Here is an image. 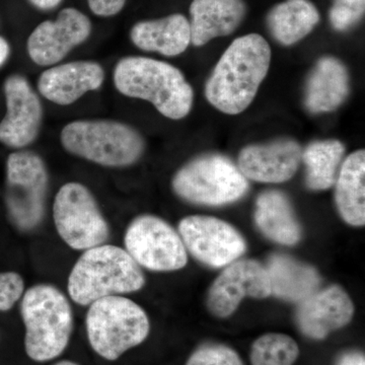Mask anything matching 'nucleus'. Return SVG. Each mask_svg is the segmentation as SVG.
Segmentation results:
<instances>
[{"label":"nucleus","mask_w":365,"mask_h":365,"mask_svg":"<svg viewBox=\"0 0 365 365\" xmlns=\"http://www.w3.org/2000/svg\"><path fill=\"white\" fill-rule=\"evenodd\" d=\"M179 235L194 258L213 268H222L246 253L247 242L230 223L211 216L192 215L179 223Z\"/></svg>","instance_id":"nucleus-11"},{"label":"nucleus","mask_w":365,"mask_h":365,"mask_svg":"<svg viewBox=\"0 0 365 365\" xmlns=\"http://www.w3.org/2000/svg\"><path fill=\"white\" fill-rule=\"evenodd\" d=\"M302 148L292 139L253 144L240 153L239 169L252 181L278 184L294 176L302 162Z\"/></svg>","instance_id":"nucleus-15"},{"label":"nucleus","mask_w":365,"mask_h":365,"mask_svg":"<svg viewBox=\"0 0 365 365\" xmlns=\"http://www.w3.org/2000/svg\"><path fill=\"white\" fill-rule=\"evenodd\" d=\"M130 38L143 51L178 56L186 51L191 43V29L186 16L174 14L158 20L138 21L132 26Z\"/></svg>","instance_id":"nucleus-19"},{"label":"nucleus","mask_w":365,"mask_h":365,"mask_svg":"<svg viewBox=\"0 0 365 365\" xmlns=\"http://www.w3.org/2000/svg\"><path fill=\"white\" fill-rule=\"evenodd\" d=\"M186 365H244L241 357L228 346L204 344L190 356Z\"/></svg>","instance_id":"nucleus-27"},{"label":"nucleus","mask_w":365,"mask_h":365,"mask_svg":"<svg viewBox=\"0 0 365 365\" xmlns=\"http://www.w3.org/2000/svg\"><path fill=\"white\" fill-rule=\"evenodd\" d=\"M145 284L140 266L126 250L101 245L86 250L69 274L67 288L79 306L104 297L138 292Z\"/></svg>","instance_id":"nucleus-3"},{"label":"nucleus","mask_w":365,"mask_h":365,"mask_svg":"<svg viewBox=\"0 0 365 365\" xmlns=\"http://www.w3.org/2000/svg\"><path fill=\"white\" fill-rule=\"evenodd\" d=\"M349 93V76L344 64L334 57H323L307 79L306 107L309 112H332Z\"/></svg>","instance_id":"nucleus-21"},{"label":"nucleus","mask_w":365,"mask_h":365,"mask_svg":"<svg viewBox=\"0 0 365 365\" xmlns=\"http://www.w3.org/2000/svg\"><path fill=\"white\" fill-rule=\"evenodd\" d=\"M11 54V46L4 37L0 36V67L6 63Z\"/></svg>","instance_id":"nucleus-33"},{"label":"nucleus","mask_w":365,"mask_h":365,"mask_svg":"<svg viewBox=\"0 0 365 365\" xmlns=\"http://www.w3.org/2000/svg\"><path fill=\"white\" fill-rule=\"evenodd\" d=\"M365 153L355 151L341 165L336 179L335 201L341 217L353 227L365 223Z\"/></svg>","instance_id":"nucleus-23"},{"label":"nucleus","mask_w":365,"mask_h":365,"mask_svg":"<svg viewBox=\"0 0 365 365\" xmlns=\"http://www.w3.org/2000/svg\"><path fill=\"white\" fill-rule=\"evenodd\" d=\"M247 14L244 0H194L190 6L191 43L197 47L235 32Z\"/></svg>","instance_id":"nucleus-18"},{"label":"nucleus","mask_w":365,"mask_h":365,"mask_svg":"<svg viewBox=\"0 0 365 365\" xmlns=\"http://www.w3.org/2000/svg\"><path fill=\"white\" fill-rule=\"evenodd\" d=\"M25 282L20 274L0 273V312L9 311L24 295Z\"/></svg>","instance_id":"nucleus-29"},{"label":"nucleus","mask_w":365,"mask_h":365,"mask_svg":"<svg viewBox=\"0 0 365 365\" xmlns=\"http://www.w3.org/2000/svg\"><path fill=\"white\" fill-rule=\"evenodd\" d=\"M53 218L59 237L78 251L104 245L110 230L93 193L81 182H67L53 204Z\"/></svg>","instance_id":"nucleus-9"},{"label":"nucleus","mask_w":365,"mask_h":365,"mask_svg":"<svg viewBox=\"0 0 365 365\" xmlns=\"http://www.w3.org/2000/svg\"><path fill=\"white\" fill-rule=\"evenodd\" d=\"M271 294L285 302H300L306 300L321 285V277L313 266L295 260L284 254H274L267 266Z\"/></svg>","instance_id":"nucleus-20"},{"label":"nucleus","mask_w":365,"mask_h":365,"mask_svg":"<svg viewBox=\"0 0 365 365\" xmlns=\"http://www.w3.org/2000/svg\"><path fill=\"white\" fill-rule=\"evenodd\" d=\"M6 114L0 122V143L7 148L21 150L39 135L43 107L28 79L13 74L4 81Z\"/></svg>","instance_id":"nucleus-14"},{"label":"nucleus","mask_w":365,"mask_h":365,"mask_svg":"<svg viewBox=\"0 0 365 365\" xmlns=\"http://www.w3.org/2000/svg\"><path fill=\"white\" fill-rule=\"evenodd\" d=\"M344 153V144L335 139L309 143L302 155L307 167V188L314 191L331 188L337 179Z\"/></svg>","instance_id":"nucleus-25"},{"label":"nucleus","mask_w":365,"mask_h":365,"mask_svg":"<svg viewBox=\"0 0 365 365\" xmlns=\"http://www.w3.org/2000/svg\"><path fill=\"white\" fill-rule=\"evenodd\" d=\"M93 30L91 20L73 7L60 11L55 20L36 26L26 43L29 56L37 66H51L88 39Z\"/></svg>","instance_id":"nucleus-12"},{"label":"nucleus","mask_w":365,"mask_h":365,"mask_svg":"<svg viewBox=\"0 0 365 365\" xmlns=\"http://www.w3.org/2000/svg\"><path fill=\"white\" fill-rule=\"evenodd\" d=\"M32 6L41 11H50L61 4L62 0H29Z\"/></svg>","instance_id":"nucleus-32"},{"label":"nucleus","mask_w":365,"mask_h":365,"mask_svg":"<svg viewBox=\"0 0 365 365\" xmlns=\"http://www.w3.org/2000/svg\"><path fill=\"white\" fill-rule=\"evenodd\" d=\"M365 0H334L330 9V21L339 32L349 30L364 16Z\"/></svg>","instance_id":"nucleus-28"},{"label":"nucleus","mask_w":365,"mask_h":365,"mask_svg":"<svg viewBox=\"0 0 365 365\" xmlns=\"http://www.w3.org/2000/svg\"><path fill=\"white\" fill-rule=\"evenodd\" d=\"M105 71L98 62L81 60L50 67L38 79L39 93L60 106L73 104L88 91L100 90Z\"/></svg>","instance_id":"nucleus-17"},{"label":"nucleus","mask_w":365,"mask_h":365,"mask_svg":"<svg viewBox=\"0 0 365 365\" xmlns=\"http://www.w3.org/2000/svg\"><path fill=\"white\" fill-rule=\"evenodd\" d=\"M124 244L133 260L148 270H180L188 262L180 235L158 216L145 215L134 218L125 232Z\"/></svg>","instance_id":"nucleus-10"},{"label":"nucleus","mask_w":365,"mask_h":365,"mask_svg":"<svg viewBox=\"0 0 365 365\" xmlns=\"http://www.w3.org/2000/svg\"><path fill=\"white\" fill-rule=\"evenodd\" d=\"M86 324L93 351L111 361L141 344L150 329V319L143 307L120 295L91 304Z\"/></svg>","instance_id":"nucleus-6"},{"label":"nucleus","mask_w":365,"mask_h":365,"mask_svg":"<svg viewBox=\"0 0 365 365\" xmlns=\"http://www.w3.org/2000/svg\"><path fill=\"white\" fill-rule=\"evenodd\" d=\"M88 6L96 16L109 18L124 9L126 0H88Z\"/></svg>","instance_id":"nucleus-30"},{"label":"nucleus","mask_w":365,"mask_h":365,"mask_svg":"<svg viewBox=\"0 0 365 365\" xmlns=\"http://www.w3.org/2000/svg\"><path fill=\"white\" fill-rule=\"evenodd\" d=\"M49 174L44 160L30 150L11 153L6 162V206L21 232L39 227L45 215Z\"/></svg>","instance_id":"nucleus-8"},{"label":"nucleus","mask_w":365,"mask_h":365,"mask_svg":"<svg viewBox=\"0 0 365 365\" xmlns=\"http://www.w3.org/2000/svg\"><path fill=\"white\" fill-rule=\"evenodd\" d=\"M299 354V346L285 334H266L252 346V365H292Z\"/></svg>","instance_id":"nucleus-26"},{"label":"nucleus","mask_w":365,"mask_h":365,"mask_svg":"<svg viewBox=\"0 0 365 365\" xmlns=\"http://www.w3.org/2000/svg\"><path fill=\"white\" fill-rule=\"evenodd\" d=\"M60 140L71 155L110 168L133 165L145 148L138 131L115 120L71 122L62 129Z\"/></svg>","instance_id":"nucleus-5"},{"label":"nucleus","mask_w":365,"mask_h":365,"mask_svg":"<svg viewBox=\"0 0 365 365\" xmlns=\"http://www.w3.org/2000/svg\"><path fill=\"white\" fill-rule=\"evenodd\" d=\"M25 324V349L31 359L49 361L63 353L73 329V314L66 294L49 284L24 292L21 306Z\"/></svg>","instance_id":"nucleus-4"},{"label":"nucleus","mask_w":365,"mask_h":365,"mask_svg":"<svg viewBox=\"0 0 365 365\" xmlns=\"http://www.w3.org/2000/svg\"><path fill=\"white\" fill-rule=\"evenodd\" d=\"M336 365H365L364 355L360 352H348L337 360Z\"/></svg>","instance_id":"nucleus-31"},{"label":"nucleus","mask_w":365,"mask_h":365,"mask_svg":"<svg viewBox=\"0 0 365 365\" xmlns=\"http://www.w3.org/2000/svg\"><path fill=\"white\" fill-rule=\"evenodd\" d=\"M249 181L239 167L220 155H202L178 170L173 179L177 195L200 205L222 206L246 195Z\"/></svg>","instance_id":"nucleus-7"},{"label":"nucleus","mask_w":365,"mask_h":365,"mask_svg":"<svg viewBox=\"0 0 365 365\" xmlns=\"http://www.w3.org/2000/svg\"><path fill=\"white\" fill-rule=\"evenodd\" d=\"M113 78L122 95L148 101L169 119H182L191 111L193 88L182 71L167 62L125 57L115 66Z\"/></svg>","instance_id":"nucleus-2"},{"label":"nucleus","mask_w":365,"mask_h":365,"mask_svg":"<svg viewBox=\"0 0 365 365\" xmlns=\"http://www.w3.org/2000/svg\"><path fill=\"white\" fill-rule=\"evenodd\" d=\"M255 222L271 241L294 246L300 241L302 228L295 217L289 199L283 192L268 190L257 199Z\"/></svg>","instance_id":"nucleus-22"},{"label":"nucleus","mask_w":365,"mask_h":365,"mask_svg":"<svg viewBox=\"0 0 365 365\" xmlns=\"http://www.w3.org/2000/svg\"><path fill=\"white\" fill-rule=\"evenodd\" d=\"M271 49L258 34L235 39L225 50L208 78L205 96L220 112L237 115L253 102L267 76Z\"/></svg>","instance_id":"nucleus-1"},{"label":"nucleus","mask_w":365,"mask_h":365,"mask_svg":"<svg viewBox=\"0 0 365 365\" xmlns=\"http://www.w3.org/2000/svg\"><path fill=\"white\" fill-rule=\"evenodd\" d=\"M225 267L209 288L207 307L213 316L227 318L245 297L261 299L270 297V280L260 262L242 259Z\"/></svg>","instance_id":"nucleus-13"},{"label":"nucleus","mask_w":365,"mask_h":365,"mask_svg":"<svg viewBox=\"0 0 365 365\" xmlns=\"http://www.w3.org/2000/svg\"><path fill=\"white\" fill-rule=\"evenodd\" d=\"M299 304L297 326L312 339H324L333 331L348 325L354 314L351 299L339 285L318 290Z\"/></svg>","instance_id":"nucleus-16"},{"label":"nucleus","mask_w":365,"mask_h":365,"mask_svg":"<svg viewBox=\"0 0 365 365\" xmlns=\"http://www.w3.org/2000/svg\"><path fill=\"white\" fill-rule=\"evenodd\" d=\"M319 21V11L309 0H287L274 6L267 16L269 30L284 46L304 39Z\"/></svg>","instance_id":"nucleus-24"},{"label":"nucleus","mask_w":365,"mask_h":365,"mask_svg":"<svg viewBox=\"0 0 365 365\" xmlns=\"http://www.w3.org/2000/svg\"><path fill=\"white\" fill-rule=\"evenodd\" d=\"M54 365H78L76 364V362L71 361V360H62V361L57 362L56 364Z\"/></svg>","instance_id":"nucleus-34"}]
</instances>
